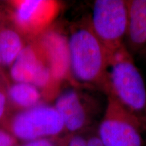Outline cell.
<instances>
[{
  "mask_svg": "<svg viewBox=\"0 0 146 146\" xmlns=\"http://www.w3.org/2000/svg\"><path fill=\"white\" fill-rule=\"evenodd\" d=\"M12 5L16 27L31 36L45 33L60 10V3L51 0H21Z\"/></svg>",
  "mask_w": 146,
  "mask_h": 146,
  "instance_id": "8992f818",
  "label": "cell"
},
{
  "mask_svg": "<svg viewBox=\"0 0 146 146\" xmlns=\"http://www.w3.org/2000/svg\"><path fill=\"white\" fill-rule=\"evenodd\" d=\"M24 146H54L52 142L47 139H37L26 144Z\"/></svg>",
  "mask_w": 146,
  "mask_h": 146,
  "instance_id": "9a60e30c",
  "label": "cell"
},
{
  "mask_svg": "<svg viewBox=\"0 0 146 146\" xmlns=\"http://www.w3.org/2000/svg\"><path fill=\"white\" fill-rule=\"evenodd\" d=\"M23 48V41L15 31L0 28V58L1 64L6 66L13 64Z\"/></svg>",
  "mask_w": 146,
  "mask_h": 146,
  "instance_id": "8fae6325",
  "label": "cell"
},
{
  "mask_svg": "<svg viewBox=\"0 0 146 146\" xmlns=\"http://www.w3.org/2000/svg\"><path fill=\"white\" fill-rule=\"evenodd\" d=\"M55 108L57 110L64 127L70 131H76L85 125L87 114L81 98L76 91L68 89L59 95Z\"/></svg>",
  "mask_w": 146,
  "mask_h": 146,
  "instance_id": "30bf717a",
  "label": "cell"
},
{
  "mask_svg": "<svg viewBox=\"0 0 146 146\" xmlns=\"http://www.w3.org/2000/svg\"><path fill=\"white\" fill-rule=\"evenodd\" d=\"M127 29L126 37L133 52L146 47V0H126Z\"/></svg>",
  "mask_w": 146,
  "mask_h": 146,
  "instance_id": "9c48e42d",
  "label": "cell"
},
{
  "mask_svg": "<svg viewBox=\"0 0 146 146\" xmlns=\"http://www.w3.org/2000/svg\"><path fill=\"white\" fill-rule=\"evenodd\" d=\"M108 83L106 95L114 96L141 125H145V84L125 45L110 56Z\"/></svg>",
  "mask_w": 146,
  "mask_h": 146,
  "instance_id": "6da1fadb",
  "label": "cell"
},
{
  "mask_svg": "<svg viewBox=\"0 0 146 146\" xmlns=\"http://www.w3.org/2000/svg\"><path fill=\"white\" fill-rule=\"evenodd\" d=\"M35 44L50 68L53 80L59 83L71 72L68 40L56 31L43 33Z\"/></svg>",
  "mask_w": 146,
  "mask_h": 146,
  "instance_id": "ba28073f",
  "label": "cell"
},
{
  "mask_svg": "<svg viewBox=\"0 0 146 146\" xmlns=\"http://www.w3.org/2000/svg\"><path fill=\"white\" fill-rule=\"evenodd\" d=\"M87 146H104L99 136L91 137L87 141Z\"/></svg>",
  "mask_w": 146,
  "mask_h": 146,
  "instance_id": "2e32d148",
  "label": "cell"
},
{
  "mask_svg": "<svg viewBox=\"0 0 146 146\" xmlns=\"http://www.w3.org/2000/svg\"><path fill=\"white\" fill-rule=\"evenodd\" d=\"M6 105V96L3 91L0 90V118L2 116Z\"/></svg>",
  "mask_w": 146,
  "mask_h": 146,
  "instance_id": "e0dca14e",
  "label": "cell"
},
{
  "mask_svg": "<svg viewBox=\"0 0 146 146\" xmlns=\"http://www.w3.org/2000/svg\"><path fill=\"white\" fill-rule=\"evenodd\" d=\"M11 76L17 83L32 84L47 89L57 85L53 80L50 68L35 43L24 47L10 70Z\"/></svg>",
  "mask_w": 146,
  "mask_h": 146,
  "instance_id": "52a82bcc",
  "label": "cell"
},
{
  "mask_svg": "<svg viewBox=\"0 0 146 146\" xmlns=\"http://www.w3.org/2000/svg\"><path fill=\"white\" fill-rule=\"evenodd\" d=\"M69 146H87V141L81 136H74L69 142Z\"/></svg>",
  "mask_w": 146,
  "mask_h": 146,
  "instance_id": "5bb4252c",
  "label": "cell"
},
{
  "mask_svg": "<svg viewBox=\"0 0 146 146\" xmlns=\"http://www.w3.org/2000/svg\"><path fill=\"white\" fill-rule=\"evenodd\" d=\"M141 123L112 95L99 126L98 136L104 146H143Z\"/></svg>",
  "mask_w": 146,
  "mask_h": 146,
  "instance_id": "3957f363",
  "label": "cell"
},
{
  "mask_svg": "<svg viewBox=\"0 0 146 146\" xmlns=\"http://www.w3.org/2000/svg\"><path fill=\"white\" fill-rule=\"evenodd\" d=\"M127 18L126 0L95 1L90 25L110 55L125 45Z\"/></svg>",
  "mask_w": 146,
  "mask_h": 146,
  "instance_id": "277c9868",
  "label": "cell"
},
{
  "mask_svg": "<svg viewBox=\"0 0 146 146\" xmlns=\"http://www.w3.org/2000/svg\"><path fill=\"white\" fill-rule=\"evenodd\" d=\"M1 64V58H0V64Z\"/></svg>",
  "mask_w": 146,
  "mask_h": 146,
  "instance_id": "d6986e66",
  "label": "cell"
},
{
  "mask_svg": "<svg viewBox=\"0 0 146 146\" xmlns=\"http://www.w3.org/2000/svg\"><path fill=\"white\" fill-rule=\"evenodd\" d=\"M70 70L76 79L94 83L106 94L109 89L110 55L90 24L76 29L68 39Z\"/></svg>",
  "mask_w": 146,
  "mask_h": 146,
  "instance_id": "7a4b0ae2",
  "label": "cell"
},
{
  "mask_svg": "<svg viewBox=\"0 0 146 146\" xmlns=\"http://www.w3.org/2000/svg\"><path fill=\"white\" fill-rule=\"evenodd\" d=\"M64 127L56 108L37 105L18 114L12 123V130L18 138L32 140L43 136L54 135Z\"/></svg>",
  "mask_w": 146,
  "mask_h": 146,
  "instance_id": "5b68a950",
  "label": "cell"
},
{
  "mask_svg": "<svg viewBox=\"0 0 146 146\" xmlns=\"http://www.w3.org/2000/svg\"><path fill=\"white\" fill-rule=\"evenodd\" d=\"M8 95L14 104L21 108H31L37 106L41 94L32 84L17 83L10 87Z\"/></svg>",
  "mask_w": 146,
  "mask_h": 146,
  "instance_id": "7c38bea8",
  "label": "cell"
},
{
  "mask_svg": "<svg viewBox=\"0 0 146 146\" xmlns=\"http://www.w3.org/2000/svg\"><path fill=\"white\" fill-rule=\"evenodd\" d=\"M143 54H144V55H145V56L146 57V47H145V48H144L143 50Z\"/></svg>",
  "mask_w": 146,
  "mask_h": 146,
  "instance_id": "ac0fdd59",
  "label": "cell"
},
{
  "mask_svg": "<svg viewBox=\"0 0 146 146\" xmlns=\"http://www.w3.org/2000/svg\"><path fill=\"white\" fill-rule=\"evenodd\" d=\"M14 139L8 133L0 130V146H12Z\"/></svg>",
  "mask_w": 146,
  "mask_h": 146,
  "instance_id": "4fadbf2b",
  "label": "cell"
}]
</instances>
